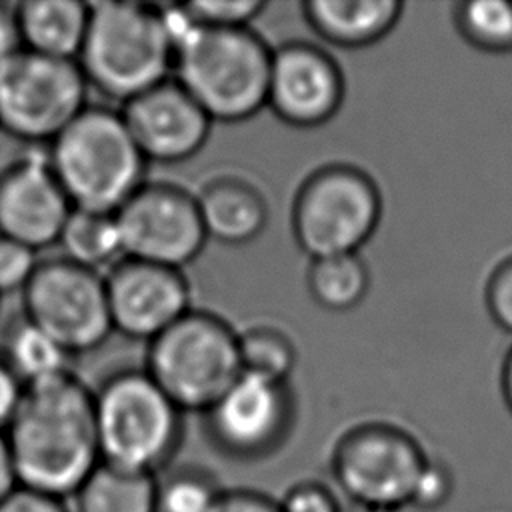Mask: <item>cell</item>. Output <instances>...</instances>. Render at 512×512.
<instances>
[{
	"label": "cell",
	"mask_w": 512,
	"mask_h": 512,
	"mask_svg": "<svg viewBox=\"0 0 512 512\" xmlns=\"http://www.w3.org/2000/svg\"><path fill=\"white\" fill-rule=\"evenodd\" d=\"M20 48L22 44H20V34L16 24V12L0 4V64L6 62Z\"/></svg>",
	"instance_id": "e575fe53"
},
{
	"label": "cell",
	"mask_w": 512,
	"mask_h": 512,
	"mask_svg": "<svg viewBox=\"0 0 512 512\" xmlns=\"http://www.w3.org/2000/svg\"><path fill=\"white\" fill-rule=\"evenodd\" d=\"M24 386L70 372L72 356L28 318H18L4 336L2 356Z\"/></svg>",
	"instance_id": "7402d4cb"
},
{
	"label": "cell",
	"mask_w": 512,
	"mask_h": 512,
	"mask_svg": "<svg viewBox=\"0 0 512 512\" xmlns=\"http://www.w3.org/2000/svg\"><path fill=\"white\" fill-rule=\"evenodd\" d=\"M238 356L242 374L282 384L296 364V348L290 338L270 326H254L238 334Z\"/></svg>",
	"instance_id": "cb8c5ba5"
},
{
	"label": "cell",
	"mask_w": 512,
	"mask_h": 512,
	"mask_svg": "<svg viewBox=\"0 0 512 512\" xmlns=\"http://www.w3.org/2000/svg\"><path fill=\"white\" fill-rule=\"evenodd\" d=\"M26 386L22 380L8 368V364L0 358V432L4 434L16 416L20 402L24 398Z\"/></svg>",
	"instance_id": "d6a6232c"
},
{
	"label": "cell",
	"mask_w": 512,
	"mask_h": 512,
	"mask_svg": "<svg viewBox=\"0 0 512 512\" xmlns=\"http://www.w3.org/2000/svg\"><path fill=\"white\" fill-rule=\"evenodd\" d=\"M280 512H340V504L330 488L318 482H300L280 500Z\"/></svg>",
	"instance_id": "f546056e"
},
{
	"label": "cell",
	"mask_w": 512,
	"mask_h": 512,
	"mask_svg": "<svg viewBox=\"0 0 512 512\" xmlns=\"http://www.w3.org/2000/svg\"><path fill=\"white\" fill-rule=\"evenodd\" d=\"M114 216L124 258L182 270L208 240L196 196L172 184H142Z\"/></svg>",
	"instance_id": "8fae6325"
},
{
	"label": "cell",
	"mask_w": 512,
	"mask_h": 512,
	"mask_svg": "<svg viewBox=\"0 0 512 512\" xmlns=\"http://www.w3.org/2000/svg\"><path fill=\"white\" fill-rule=\"evenodd\" d=\"M74 498L76 512H156V476L100 462Z\"/></svg>",
	"instance_id": "ffe728a7"
},
{
	"label": "cell",
	"mask_w": 512,
	"mask_h": 512,
	"mask_svg": "<svg viewBox=\"0 0 512 512\" xmlns=\"http://www.w3.org/2000/svg\"><path fill=\"white\" fill-rule=\"evenodd\" d=\"M4 438L18 486L74 496L100 464L94 392L72 372L26 386Z\"/></svg>",
	"instance_id": "6da1fadb"
},
{
	"label": "cell",
	"mask_w": 512,
	"mask_h": 512,
	"mask_svg": "<svg viewBox=\"0 0 512 512\" xmlns=\"http://www.w3.org/2000/svg\"><path fill=\"white\" fill-rule=\"evenodd\" d=\"M24 50L78 60L90 16V4L78 0H28L14 8Z\"/></svg>",
	"instance_id": "d6986e66"
},
{
	"label": "cell",
	"mask_w": 512,
	"mask_h": 512,
	"mask_svg": "<svg viewBox=\"0 0 512 512\" xmlns=\"http://www.w3.org/2000/svg\"><path fill=\"white\" fill-rule=\"evenodd\" d=\"M0 512H66L62 500L16 486L2 502Z\"/></svg>",
	"instance_id": "1f68e13d"
},
{
	"label": "cell",
	"mask_w": 512,
	"mask_h": 512,
	"mask_svg": "<svg viewBox=\"0 0 512 512\" xmlns=\"http://www.w3.org/2000/svg\"><path fill=\"white\" fill-rule=\"evenodd\" d=\"M76 60L20 48L0 64V130L26 144H50L88 104Z\"/></svg>",
	"instance_id": "9c48e42d"
},
{
	"label": "cell",
	"mask_w": 512,
	"mask_h": 512,
	"mask_svg": "<svg viewBox=\"0 0 512 512\" xmlns=\"http://www.w3.org/2000/svg\"><path fill=\"white\" fill-rule=\"evenodd\" d=\"M428 460L412 434L370 422L340 438L332 454V474L344 496L362 510L400 512L412 508Z\"/></svg>",
	"instance_id": "ba28073f"
},
{
	"label": "cell",
	"mask_w": 512,
	"mask_h": 512,
	"mask_svg": "<svg viewBox=\"0 0 512 512\" xmlns=\"http://www.w3.org/2000/svg\"><path fill=\"white\" fill-rule=\"evenodd\" d=\"M120 114L144 160L160 164L192 158L212 126L210 116L174 78L124 102Z\"/></svg>",
	"instance_id": "2e32d148"
},
{
	"label": "cell",
	"mask_w": 512,
	"mask_h": 512,
	"mask_svg": "<svg viewBox=\"0 0 512 512\" xmlns=\"http://www.w3.org/2000/svg\"><path fill=\"white\" fill-rule=\"evenodd\" d=\"M196 24L208 28H248L266 8L260 0H204L184 4Z\"/></svg>",
	"instance_id": "4316f807"
},
{
	"label": "cell",
	"mask_w": 512,
	"mask_h": 512,
	"mask_svg": "<svg viewBox=\"0 0 512 512\" xmlns=\"http://www.w3.org/2000/svg\"><path fill=\"white\" fill-rule=\"evenodd\" d=\"M146 374L180 412H206L242 374L238 334L222 318L190 310L150 340Z\"/></svg>",
	"instance_id": "8992f818"
},
{
	"label": "cell",
	"mask_w": 512,
	"mask_h": 512,
	"mask_svg": "<svg viewBox=\"0 0 512 512\" xmlns=\"http://www.w3.org/2000/svg\"><path fill=\"white\" fill-rule=\"evenodd\" d=\"M272 50L250 28L196 26L176 50L174 80L218 122L252 118L266 106Z\"/></svg>",
	"instance_id": "277c9868"
},
{
	"label": "cell",
	"mask_w": 512,
	"mask_h": 512,
	"mask_svg": "<svg viewBox=\"0 0 512 512\" xmlns=\"http://www.w3.org/2000/svg\"><path fill=\"white\" fill-rule=\"evenodd\" d=\"M100 462L154 474L176 452L182 412L146 374L122 370L94 392Z\"/></svg>",
	"instance_id": "5b68a950"
},
{
	"label": "cell",
	"mask_w": 512,
	"mask_h": 512,
	"mask_svg": "<svg viewBox=\"0 0 512 512\" xmlns=\"http://www.w3.org/2000/svg\"><path fill=\"white\" fill-rule=\"evenodd\" d=\"M58 244L64 250V258L96 272L112 268L124 258L116 216L106 212L72 208Z\"/></svg>",
	"instance_id": "44dd1931"
},
{
	"label": "cell",
	"mask_w": 512,
	"mask_h": 512,
	"mask_svg": "<svg viewBox=\"0 0 512 512\" xmlns=\"http://www.w3.org/2000/svg\"><path fill=\"white\" fill-rule=\"evenodd\" d=\"M112 330L154 340L190 312V286L182 270L122 258L104 276Z\"/></svg>",
	"instance_id": "4fadbf2b"
},
{
	"label": "cell",
	"mask_w": 512,
	"mask_h": 512,
	"mask_svg": "<svg viewBox=\"0 0 512 512\" xmlns=\"http://www.w3.org/2000/svg\"><path fill=\"white\" fill-rule=\"evenodd\" d=\"M38 264L34 248L0 236V296L24 290Z\"/></svg>",
	"instance_id": "83f0119b"
},
{
	"label": "cell",
	"mask_w": 512,
	"mask_h": 512,
	"mask_svg": "<svg viewBox=\"0 0 512 512\" xmlns=\"http://www.w3.org/2000/svg\"><path fill=\"white\" fill-rule=\"evenodd\" d=\"M196 204L206 236L222 244H248L264 230L268 220L264 196L252 184L234 176L210 180L196 196Z\"/></svg>",
	"instance_id": "ac0fdd59"
},
{
	"label": "cell",
	"mask_w": 512,
	"mask_h": 512,
	"mask_svg": "<svg viewBox=\"0 0 512 512\" xmlns=\"http://www.w3.org/2000/svg\"><path fill=\"white\" fill-rule=\"evenodd\" d=\"M398 0H308L302 12L310 28L340 48H364L382 40L400 20Z\"/></svg>",
	"instance_id": "e0dca14e"
},
{
	"label": "cell",
	"mask_w": 512,
	"mask_h": 512,
	"mask_svg": "<svg viewBox=\"0 0 512 512\" xmlns=\"http://www.w3.org/2000/svg\"><path fill=\"white\" fill-rule=\"evenodd\" d=\"M502 394L506 400V406L512 412V348L504 358V366H502Z\"/></svg>",
	"instance_id": "8d00e7d4"
},
{
	"label": "cell",
	"mask_w": 512,
	"mask_h": 512,
	"mask_svg": "<svg viewBox=\"0 0 512 512\" xmlns=\"http://www.w3.org/2000/svg\"><path fill=\"white\" fill-rule=\"evenodd\" d=\"M344 100V78L330 54L290 42L272 50L266 106L290 126L314 128L328 122Z\"/></svg>",
	"instance_id": "9a60e30c"
},
{
	"label": "cell",
	"mask_w": 512,
	"mask_h": 512,
	"mask_svg": "<svg viewBox=\"0 0 512 512\" xmlns=\"http://www.w3.org/2000/svg\"><path fill=\"white\" fill-rule=\"evenodd\" d=\"M70 212L46 150L32 148L0 172V236L38 252L58 242Z\"/></svg>",
	"instance_id": "5bb4252c"
},
{
	"label": "cell",
	"mask_w": 512,
	"mask_h": 512,
	"mask_svg": "<svg viewBox=\"0 0 512 512\" xmlns=\"http://www.w3.org/2000/svg\"><path fill=\"white\" fill-rule=\"evenodd\" d=\"M72 208L114 214L144 182L146 160L122 114L86 106L46 148Z\"/></svg>",
	"instance_id": "3957f363"
},
{
	"label": "cell",
	"mask_w": 512,
	"mask_h": 512,
	"mask_svg": "<svg viewBox=\"0 0 512 512\" xmlns=\"http://www.w3.org/2000/svg\"><path fill=\"white\" fill-rule=\"evenodd\" d=\"M18 486L14 466H12V456L6 444L4 434L0 432V502Z\"/></svg>",
	"instance_id": "d590c367"
},
{
	"label": "cell",
	"mask_w": 512,
	"mask_h": 512,
	"mask_svg": "<svg viewBox=\"0 0 512 512\" xmlns=\"http://www.w3.org/2000/svg\"><path fill=\"white\" fill-rule=\"evenodd\" d=\"M286 384L250 374L240 378L204 412L214 444L236 458H260L280 446L292 424Z\"/></svg>",
	"instance_id": "7c38bea8"
},
{
	"label": "cell",
	"mask_w": 512,
	"mask_h": 512,
	"mask_svg": "<svg viewBox=\"0 0 512 512\" xmlns=\"http://www.w3.org/2000/svg\"><path fill=\"white\" fill-rule=\"evenodd\" d=\"M370 288V272L358 254H340L312 260L308 292L312 300L332 312L356 308Z\"/></svg>",
	"instance_id": "603a6c76"
},
{
	"label": "cell",
	"mask_w": 512,
	"mask_h": 512,
	"mask_svg": "<svg viewBox=\"0 0 512 512\" xmlns=\"http://www.w3.org/2000/svg\"><path fill=\"white\" fill-rule=\"evenodd\" d=\"M452 492H454L452 470L444 462L430 458L416 486L412 508L424 510V512H436L452 498Z\"/></svg>",
	"instance_id": "f1b7e54d"
},
{
	"label": "cell",
	"mask_w": 512,
	"mask_h": 512,
	"mask_svg": "<svg viewBox=\"0 0 512 512\" xmlns=\"http://www.w3.org/2000/svg\"><path fill=\"white\" fill-rule=\"evenodd\" d=\"M214 512H280L278 500L252 490L222 492Z\"/></svg>",
	"instance_id": "836d02e7"
},
{
	"label": "cell",
	"mask_w": 512,
	"mask_h": 512,
	"mask_svg": "<svg viewBox=\"0 0 512 512\" xmlns=\"http://www.w3.org/2000/svg\"><path fill=\"white\" fill-rule=\"evenodd\" d=\"M222 492L200 470H176L156 480V512H214Z\"/></svg>",
	"instance_id": "484cf974"
},
{
	"label": "cell",
	"mask_w": 512,
	"mask_h": 512,
	"mask_svg": "<svg viewBox=\"0 0 512 512\" xmlns=\"http://www.w3.org/2000/svg\"><path fill=\"white\" fill-rule=\"evenodd\" d=\"M456 24L468 42L490 52L512 50V2L470 0L456 8Z\"/></svg>",
	"instance_id": "d4e9b609"
},
{
	"label": "cell",
	"mask_w": 512,
	"mask_h": 512,
	"mask_svg": "<svg viewBox=\"0 0 512 512\" xmlns=\"http://www.w3.org/2000/svg\"><path fill=\"white\" fill-rule=\"evenodd\" d=\"M382 198L376 182L356 166L330 164L310 174L292 208L298 246L312 260L358 250L376 232Z\"/></svg>",
	"instance_id": "52a82bcc"
},
{
	"label": "cell",
	"mask_w": 512,
	"mask_h": 512,
	"mask_svg": "<svg viewBox=\"0 0 512 512\" xmlns=\"http://www.w3.org/2000/svg\"><path fill=\"white\" fill-rule=\"evenodd\" d=\"M486 304L494 322L512 334V258L492 272L486 286Z\"/></svg>",
	"instance_id": "4dcf8cb0"
},
{
	"label": "cell",
	"mask_w": 512,
	"mask_h": 512,
	"mask_svg": "<svg viewBox=\"0 0 512 512\" xmlns=\"http://www.w3.org/2000/svg\"><path fill=\"white\" fill-rule=\"evenodd\" d=\"M78 66L104 96L128 102L172 78L174 48L160 6L146 2H90Z\"/></svg>",
	"instance_id": "7a4b0ae2"
},
{
	"label": "cell",
	"mask_w": 512,
	"mask_h": 512,
	"mask_svg": "<svg viewBox=\"0 0 512 512\" xmlns=\"http://www.w3.org/2000/svg\"><path fill=\"white\" fill-rule=\"evenodd\" d=\"M22 302V316L70 356L98 348L114 332L104 276L64 256L40 260L22 290Z\"/></svg>",
	"instance_id": "30bf717a"
}]
</instances>
